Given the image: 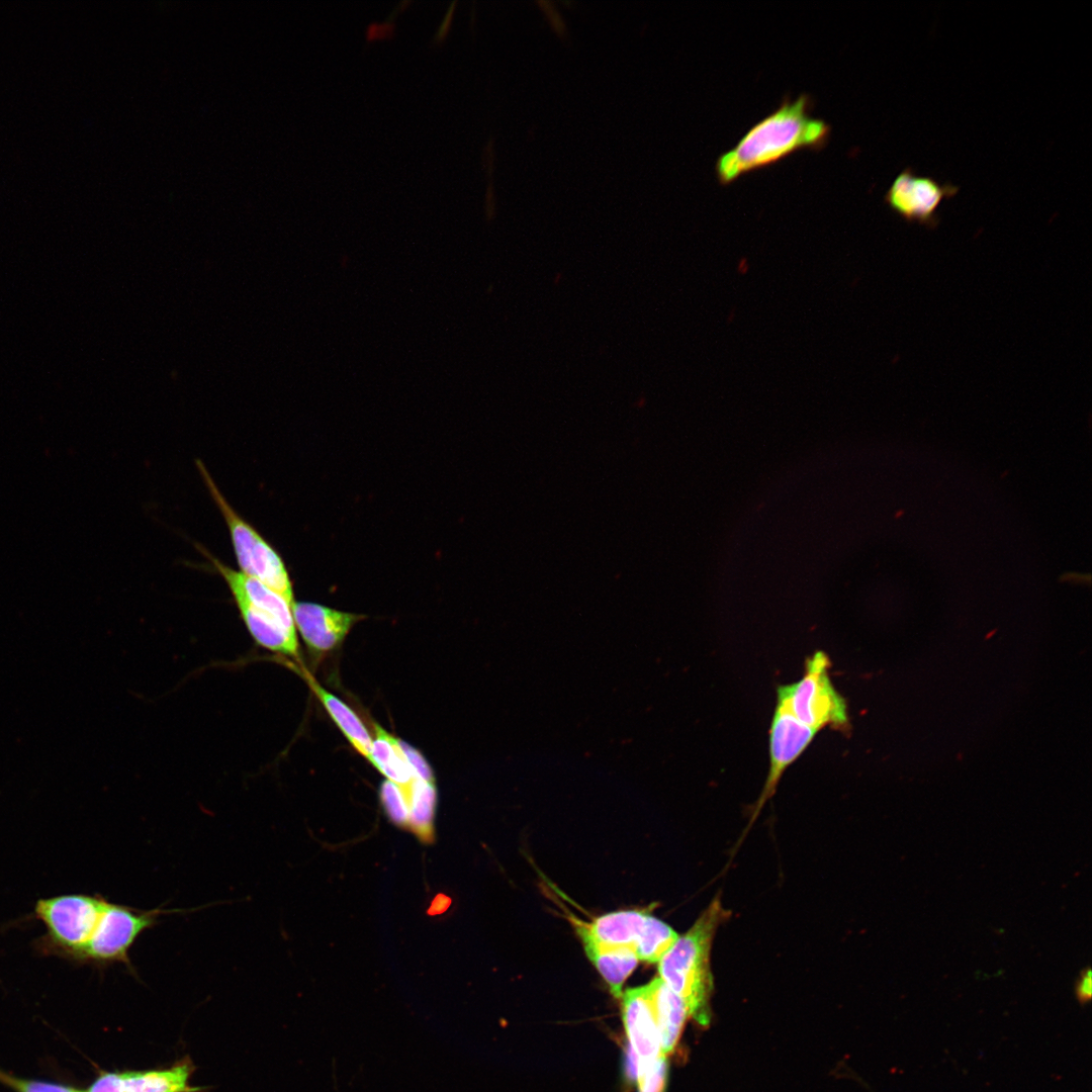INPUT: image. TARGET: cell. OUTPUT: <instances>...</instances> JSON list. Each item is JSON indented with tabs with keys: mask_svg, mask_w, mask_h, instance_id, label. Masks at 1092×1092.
Returning a JSON list of instances; mask_svg holds the SVG:
<instances>
[{
	"mask_svg": "<svg viewBox=\"0 0 1092 1092\" xmlns=\"http://www.w3.org/2000/svg\"><path fill=\"white\" fill-rule=\"evenodd\" d=\"M1076 997L1081 1003H1088L1092 995V978L1090 968L1084 969L1077 982L1075 988Z\"/></svg>",
	"mask_w": 1092,
	"mask_h": 1092,
	"instance_id": "obj_27",
	"label": "cell"
},
{
	"mask_svg": "<svg viewBox=\"0 0 1092 1092\" xmlns=\"http://www.w3.org/2000/svg\"><path fill=\"white\" fill-rule=\"evenodd\" d=\"M830 663L826 653L816 651L807 658L805 672L798 681L778 689L777 702L817 732L826 727L843 730L849 724L845 699L830 679Z\"/></svg>",
	"mask_w": 1092,
	"mask_h": 1092,
	"instance_id": "obj_5",
	"label": "cell"
},
{
	"mask_svg": "<svg viewBox=\"0 0 1092 1092\" xmlns=\"http://www.w3.org/2000/svg\"><path fill=\"white\" fill-rule=\"evenodd\" d=\"M812 99L806 94L785 98L765 117L752 125L737 144L719 156L715 174L723 186L749 172L771 166L801 150H820L830 136L829 124L812 115Z\"/></svg>",
	"mask_w": 1092,
	"mask_h": 1092,
	"instance_id": "obj_1",
	"label": "cell"
},
{
	"mask_svg": "<svg viewBox=\"0 0 1092 1092\" xmlns=\"http://www.w3.org/2000/svg\"><path fill=\"white\" fill-rule=\"evenodd\" d=\"M399 746L412 770L414 779H419L425 782H435L431 766L429 765L423 754L419 750L401 740H399Z\"/></svg>",
	"mask_w": 1092,
	"mask_h": 1092,
	"instance_id": "obj_23",
	"label": "cell"
},
{
	"mask_svg": "<svg viewBox=\"0 0 1092 1092\" xmlns=\"http://www.w3.org/2000/svg\"><path fill=\"white\" fill-rule=\"evenodd\" d=\"M960 188L939 183L931 176L918 175L912 168L903 169L885 193L884 201L907 222L935 228L939 222L937 210L943 200L953 197Z\"/></svg>",
	"mask_w": 1092,
	"mask_h": 1092,
	"instance_id": "obj_8",
	"label": "cell"
},
{
	"mask_svg": "<svg viewBox=\"0 0 1092 1092\" xmlns=\"http://www.w3.org/2000/svg\"><path fill=\"white\" fill-rule=\"evenodd\" d=\"M87 1092H124L120 1074H102L93 1082Z\"/></svg>",
	"mask_w": 1092,
	"mask_h": 1092,
	"instance_id": "obj_25",
	"label": "cell"
},
{
	"mask_svg": "<svg viewBox=\"0 0 1092 1092\" xmlns=\"http://www.w3.org/2000/svg\"><path fill=\"white\" fill-rule=\"evenodd\" d=\"M197 468L229 528L239 570L254 577L293 604V588L287 568L278 552L245 521L225 499L206 467Z\"/></svg>",
	"mask_w": 1092,
	"mask_h": 1092,
	"instance_id": "obj_4",
	"label": "cell"
},
{
	"mask_svg": "<svg viewBox=\"0 0 1092 1092\" xmlns=\"http://www.w3.org/2000/svg\"><path fill=\"white\" fill-rule=\"evenodd\" d=\"M184 911L163 908L143 910L107 900L77 964L98 968L123 964L132 972L129 950L140 935L160 923L161 915Z\"/></svg>",
	"mask_w": 1092,
	"mask_h": 1092,
	"instance_id": "obj_6",
	"label": "cell"
},
{
	"mask_svg": "<svg viewBox=\"0 0 1092 1092\" xmlns=\"http://www.w3.org/2000/svg\"><path fill=\"white\" fill-rule=\"evenodd\" d=\"M200 550L210 561L216 572L224 579L236 603L245 604L272 617L286 630L296 634L292 615L293 604H290L285 598L258 579L224 564L207 552L206 549L200 548Z\"/></svg>",
	"mask_w": 1092,
	"mask_h": 1092,
	"instance_id": "obj_12",
	"label": "cell"
},
{
	"mask_svg": "<svg viewBox=\"0 0 1092 1092\" xmlns=\"http://www.w3.org/2000/svg\"><path fill=\"white\" fill-rule=\"evenodd\" d=\"M107 899L82 893L62 894L38 899L34 919L44 926V933L33 941L40 956L57 957L77 964L99 921Z\"/></svg>",
	"mask_w": 1092,
	"mask_h": 1092,
	"instance_id": "obj_3",
	"label": "cell"
},
{
	"mask_svg": "<svg viewBox=\"0 0 1092 1092\" xmlns=\"http://www.w3.org/2000/svg\"><path fill=\"white\" fill-rule=\"evenodd\" d=\"M292 615L295 628L314 654H323L338 647L351 628L363 619V616L308 602H294Z\"/></svg>",
	"mask_w": 1092,
	"mask_h": 1092,
	"instance_id": "obj_11",
	"label": "cell"
},
{
	"mask_svg": "<svg viewBox=\"0 0 1092 1092\" xmlns=\"http://www.w3.org/2000/svg\"><path fill=\"white\" fill-rule=\"evenodd\" d=\"M381 803L392 822L405 825L408 822V803L402 790L391 781H384L380 787Z\"/></svg>",
	"mask_w": 1092,
	"mask_h": 1092,
	"instance_id": "obj_20",
	"label": "cell"
},
{
	"mask_svg": "<svg viewBox=\"0 0 1092 1092\" xmlns=\"http://www.w3.org/2000/svg\"><path fill=\"white\" fill-rule=\"evenodd\" d=\"M0 1083L10 1087L15 1092H85L62 1084L13 1077L1 1070Z\"/></svg>",
	"mask_w": 1092,
	"mask_h": 1092,
	"instance_id": "obj_22",
	"label": "cell"
},
{
	"mask_svg": "<svg viewBox=\"0 0 1092 1092\" xmlns=\"http://www.w3.org/2000/svg\"><path fill=\"white\" fill-rule=\"evenodd\" d=\"M539 4L542 6L543 10L548 15V18H549L552 26L554 27V29L559 34H562L564 32L565 26L563 24L562 19L560 18L559 13L554 9V7L552 6V4L550 2L539 1Z\"/></svg>",
	"mask_w": 1092,
	"mask_h": 1092,
	"instance_id": "obj_28",
	"label": "cell"
},
{
	"mask_svg": "<svg viewBox=\"0 0 1092 1092\" xmlns=\"http://www.w3.org/2000/svg\"><path fill=\"white\" fill-rule=\"evenodd\" d=\"M586 925L604 944L629 949L649 964H657L678 938L669 925L638 910L604 914Z\"/></svg>",
	"mask_w": 1092,
	"mask_h": 1092,
	"instance_id": "obj_7",
	"label": "cell"
},
{
	"mask_svg": "<svg viewBox=\"0 0 1092 1092\" xmlns=\"http://www.w3.org/2000/svg\"><path fill=\"white\" fill-rule=\"evenodd\" d=\"M621 998L623 1022L639 1074L663 1055L650 985L627 989Z\"/></svg>",
	"mask_w": 1092,
	"mask_h": 1092,
	"instance_id": "obj_10",
	"label": "cell"
},
{
	"mask_svg": "<svg viewBox=\"0 0 1092 1092\" xmlns=\"http://www.w3.org/2000/svg\"><path fill=\"white\" fill-rule=\"evenodd\" d=\"M396 24L392 21L370 22L365 29L366 43L375 39H391L396 35Z\"/></svg>",
	"mask_w": 1092,
	"mask_h": 1092,
	"instance_id": "obj_24",
	"label": "cell"
},
{
	"mask_svg": "<svg viewBox=\"0 0 1092 1092\" xmlns=\"http://www.w3.org/2000/svg\"><path fill=\"white\" fill-rule=\"evenodd\" d=\"M191 1067L186 1063L172 1069L120 1074L124 1092H195L189 1086Z\"/></svg>",
	"mask_w": 1092,
	"mask_h": 1092,
	"instance_id": "obj_18",
	"label": "cell"
},
{
	"mask_svg": "<svg viewBox=\"0 0 1092 1092\" xmlns=\"http://www.w3.org/2000/svg\"><path fill=\"white\" fill-rule=\"evenodd\" d=\"M373 731L371 764L397 785L407 799L414 776L399 746V739L377 723H373Z\"/></svg>",
	"mask_w": 1092,
	"mask_h": 1092,
	"instance_id": "obj_16",
	"label": "cell"
},
{
	"mask_svg": "<svg viewBox=\"0 0 1092 1092\" xmlns=\"http://www.w3.org/2000/svg\"><path fill=\"white\" fill-rule=\"evenodd\" d=\"M236 604L249 633L260 646L284 655H298L296 634L286 630L272 617L245 604Z\"/></svg>",
	"mask_w": 1092,
	"mask_h": 1092,
	"instance_id": "obj_17",
	"label": "cell"
},
{
	"mask_svg": "<svg viewBox=\"0 0 1092 1092\" xmlns=\"http://www.w3.org/2000/svg\"><path fill=\"white\" fill-rule=\"evenodd\" d=\"M816 733L777 702L769 728V769L754 816L775 794L785 770L806 750Z\"/></svg>",
	"mask_w": 1092,
	"mask_h": 1092,
	"instance_id": "obj_9",
	"label": "cell"
},
{
	"mask_svg": "<svg viewBox=\"0 0 1092 1092\" xmlns=\"http://www.w3.org/2000/svg\"><path fill=\"white\" fill-rule=\"evenodd\" d=\"M301 671L308 687L350 744L371 763L372 737L358 715L346 703L323 688L307 670Z\"/></svg>",
	"mask_w": 1092,
	"mask_h": 1092,
	"instance_id": "obj_14",
	"label": "cell"
},
{
	"mask_svg": "<svg viewBox=\"0 0 1092 1092\" xmlns=\"http://www.w3.org/2000/svg\"><path fill=\"white\" fill-rule=\"evenodd\" d=\"M666 1079L667 1062L662 1055L638 1074L639 1092H664Z\"/></svg>",
	"mask_w": 1092,
	"mask_h": 1092,
	"instance_id": "obj_21",
	"label": "cell"
},
{
	"mask_svg": "<svg viewBox=\"0 0 1092 1092\" xmlns=\"http://www.w3.org/2000/svg\"><path fill=\"white\" fill-rule=\"evenodd\" d=\"M652 1002L660 1035L661 1051L666 1055L673 1051L684 1023L689 1016L685 1002L659 978L649 982Z\"/></svg>",
	"mask_w": 1092,
	"mask_h": 1092,
	"instance_id": "obj_15",
	"label": "cell"
},
{
	"mask_svg": "<svg viewBox=\"0 0 1092 1092\" xmlns=\"http://www.w3.org/2000/svg\"><path fill=\"white\" fill-rule=\"evenodd\" d=\"M410 4H412V1H410V0H403V1H400V2H399V3H398V4H397V5H396V6H395V7L393 8V10L391 11V13H390V14H389V15H388V16L386 17L385 21H392V19H393V18H394V17L396 16V14H397V13H398V12H399L400 10L404 9V8H405V7L407 6V5H410Z\"/></svg>",
	"mask_w": 1092,
	"mask_h": 1092,
	"instance_id": "obj_29",
	"label": "cell"
},
{
	"mask_svg": "<svg viewBox=\"0 0 1092 1092\" xmlns=\"http://www.w3.org/2000/svg\"><path fill=\"white\" fill-rule=\"evenodd\" d=\"M437 801L435 782L414 779L408 797V822L421 835H428L432 826Z\"/></svg>",
	"mask_w": 1092,
	"mask_h": 1092,
	"instance_id": "obj_19",
	"label": "cell"
},
{
	"mask_svg": "<svg viewBox=\"0 0 1092 1092\" xmlns=\"http://www.w3.org/2000/svg\"><path fill=\"white\" fill-rule=\"evenodd\" d=\"M456 4H457V0H453L449 4L447 12L445 13L441 23L439 24L435 34L433 35V37H432V39H431V41L429 43V47H432L434 44H441V43L444 42V40L447 37L448 32H449V30L451 28V24H452Z\"/></svg>",
	"mask_w": 1092,
	"mask_h": 1092,
	"instance_id": "obj_26",
	"label": "cell"
},
{
	"mask_svg": "<svg viewBox=\"0 0 1092 1092\" xmlns=\"http://www.w3.org/2000/svg\"><path fill=\"white\" fill-rule=\"evenodd\" d=\"M727 915L719 900L713 901L657 963L659 978L685 1002L689 1016L704 1026L709 1024L711 1018L712 941L716 929Z\"/></svg>",
	"mask_w": 1092,
	"mask_h": 1092,
	"instance_id": "obj_2",
	"label": "cell"
},
{
	"mask_svg": "<svg viewBox=\"0 0 1092 1092\" xmlns=\"http://www.w3.org/2000/svg\"><path fill=\"white\" fill-rule=\"evenodd\" d=\"M568 920L580 938L587 958L607 982L613 996L621 998L622 987L639 962L635 953L629 949L604 944L590 933L586 921L571 913L568 914Z\"/></svg>",
	"mask_w": 1092,
	"mask_h": 1092,
	"instance_id": "obj_13",
	"label": "cell"
}]
</instances>
